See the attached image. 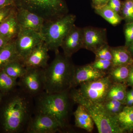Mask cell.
Here are the masks:
<instances>
[{"instance_id": "d6a6232c", "label": "cell", "mask_w": 133, "mask_h": 133, "mask_svg": "<svg viewBox=\"0 0 133 133\" xmlns=\"http://www.w3.org/2000/svg\"><path fill=\"white\" fill-rule=\"evenodd\" d=\"M109 0H92V5L94 9L98 8L107 5Z\"/></svg>"}, {"instance_id": "4fadbf2b", "label": "cell", "mask_w": 133, "mask_h": 133, "mask_svg": "<svg viewBox=\"0 0 133 133\" xmlns=\"http://www.w3.org/2000/svg\"><path fill=\"white\" fill-rule=\"evenodd\" d=\"M16 15L21 29H31L41 33L45 22L42 17L24 9L16 7Z\"/></svg>"}, {"instance_id": "5b68a950", "label": "cell", "mask_w": 133, "mask_h": 133, "mask_svg": "<svg viewBox=\"0 0 133 133\" xmlns=\"http://www.w3.org/2000/svg\"><path fill=\"white\" fill-rule=\"evenodd\" d=\"M74 103L83 106L88 111L99 133H125L116 116L108 111L103 103H95L78 98H70Z\"/></svg>"}, {"instance_id": "ac0fdd59", "label": "cell", "mask_w": 133, "mask_h": 133, "mask_svg": "<svg viewBox=\"0 0 133 133\" xmlns=\"http://www.w3.org/2000/svg\"><path fill=\"white\" fill-rule=\"evenodd\" d=\"M110 49L112 56V67L133 64L132 56L125 46Z\"/></svg>"}, {"instance_id": "8d00e7d4", "label": "cell", "mask_w": 133, "mask_h": 133, "mask_svg": "<svg viewBox=\"0 0 133 133\" xmlns=\"http://www.w3.org/2000/svg\"><path fill=\"white\" fill-rule=\"evenodd\" d=\"M125 105L127 106L131 107L133 105V97L126 99Z\"/></svg>"}, {"instance_id": "f546056e", "label": "cell", "mask_w": 133, "mask_h": 133, "mask_svg": "<svg viewBox=\"0 0 133 133\" xmlns=\"http://www.w3.org/2000/svg\"><path fill=\"white\" fill-rule=\"evenodd\" d=\"M125 37V45L127 48L133 41V22H128L126 24L124 29Z\"/></svg>"}, {"instance_id": "ba28073f", "label": "cell", "mask_w": 133, "mask_h": 133, "mask_svg": "<svg viewBox=\"0 0 133 133\" xmlns=\"http://www.w3.org/2000/svg\"><path fill=\"white\" fill-rule=\"evenodd\" d=\"M27 69L26 73L19 79L18 86L26 93L34 98L45 91L44 69Z\"/></svg>"}, {"instance_id": "603a6c76", "label": "cell", "mask_w": 133, "mask_h": 133, "mask_svg": "<svg viewBox=\"0 0 133 133\" xmlns=\"http://www.w3.org/2000/svg\"><path fill=\"white\" fill-rule=\"evenodd\" d=\"M127 84L124 83H113L107 95L105 100L115 99L125 105L127 94Z\"/></svg>"}, {"instance_id": "7402d4cb", "label": "cell", "mask_w": 133, "mask_h": 133, "mask_svg": "<svg viewBox=\"0 0 133 133\" xmlns=\"http://www.w3.org/2000/svg\"><path fill=\"white\" fill-rule=\"evenodd\" d=\"M95 13L103 17L112 25L116 26L122 21L123 17L107 5L95 9Z\"/></svg>"}, {"instance_id": "60d3db41", "label": "cell", "mask_w": 133, "mask_h": 133, "mask_svg": "<svg viewBox=\"0 0 133 133\" xmlns=\"http://www.w3.org/2000/svg\"><path fill=\"white\" fill-rule=\"evenodd\" d=\"M131 107V109H132V110L133 111V105L132 106L130 107Z\"/></svg>"}, {"instance_id": "484cf974", "label": "cell", "mask_w": 133, "mask_h": 133, "mask_svg": "<svg viewBox=\"0 0 133 133\" xmlns=\"http://www.w3.org/2000/svg\"><path fill=\"white\" fill-rule=\"evenodd\" d=\"M103 104L108 111L114 116L120 112L125 106L124 103L115 99L105 101Z\"/></svg>"}, {"instance_id": "5bb4252c", "label": "cell", "mask_w": 133, "mask_h": 133, "mask_svg": "<svg viewBox=\"0 0 133 133\" xmlns=\"http://www.w3.org/2000/svg\"><path fill=\"white\" fill-rule=\"evenodd\" d=\"M107 74L95 69L90 64L75 66L70 89L76 88L82 83L103 77Z\"/></svg>"}, {"instance_id": "9c48e42d", "label": "cell", "mask_w": 133, "mask_h": 133, "mask_svg": "<svg viewBox=\"0 0 133 133\" xmlns=\"http://www.w3.org/2000/svg\"><path fill=\"white\" fill-rule=\"evenodd\" d=\"M14 41L18 56L23 61L36 46L44 42V39L37 31L21 29Z\"/></svg>"}, {"instance_id": "44dd1931", "label": "cell", "mask_w": 133, "mask_h": 133, "mask_svg": "<svg viewBox=\"0 0 133 133\" xmlns=\"http://www.w3.org/2000/svg\"><path fill=\"white\" fill-rule=\"evenodd\" d=\"M3 70L12 78L17 80L26 73L27 69L21 59H18L8 64Z\"/></svg>"}, {"instance_id": "cb8c5ba5", "label": "cell", "mask_w": 133, "mask_h": 133, "mask_svg": "<svg viewBox=\"0 0 133 133\" xmlns=\"http://www.w3.org/2000/svg\"><path fill=\"white\" fill-rule=\"evenodd\" d=\"M131 66V65H122L112 67L107 74L113 83L126 84L129 75Z\"/></svg>"}, {"instance_id": "ab89813d", "label": "cell", "mask_w": 133, "mask_h": 133, "mask_svg": "<svg viewBox=\"0 0 133 133\" xmlns=\"http://www.w3.org/2000/svg\"><path fill=\"white\" fill-rule=\"evenodd\" d=\"M3 96V95L0 91V104H1V101L2 99Z\"/></svg>"}, {"instance_id": "52a82bcc", "label": "cell", "mask_w": 133, "mask_h": 133, "mask_svg": "<svg viewBox=\"0 0 133 133\" xmlns=\"http://www.w3.org/2000/svg\"><path fill=\"white\" fill-rule=\"evenodd\" d=\"M113 82L108 75L82 83L78 88L70 89V98H78L95 103H103Z\"/></svg>"}, {"instance_id": "d590c367", "label": "cell", "mask_w": 133, "mask_h": 133, "mask_svg": "<svg viewBox=\"0 0 133 133\" xmlns=\"http://www.w3.org/2000/svg\"><path fill=\"white\" fill-rule=\"evenodd\" d=\"M10 42V41H8L7 39L0 36V50L5 47Z\"/></svg>"}, {"instance_id": "ffe728a7", "label": "cell", "mask_w": 133, "mask_h": 133, "mask_svg": "<svg viewBox=\"0 0 133 133\" xmlns=\"http://www.w3.org/2000/svg\"><path fill=\"white\" fill-rule=\"evenodd\" d=\"M116 118L119 126L125 133L133 132V111L130 107L125 106Z\"/></svg>"}, {"instance_id": "6da1fadb", "label": "cell", "mask_w": 133, "mask_h": 133, "mask_svg": "<svg viewBox=\"0 0 133 133\" xmlns=\"http://www.w3.org/2000/svg\"><path fill=\"white\" fill-rule=\"evenodd\" d=\"M34 107V98L18 86L3 95L0 104V133H26Z\"/></svg>"}, {"instance_id": "e575fe53", "label": "cell", "mask_w": 133, "mask_h": 133, "mask_svg": "<svg viewBox=\"0 0 133 133\" xmlns=\"http://www.w3.org/2000/svg\"><path fill=\"white\" fill-rule=\"evenodd\" d=\"M14 5V0H0V8Z\"/></svg>"}, {"instance_id": "9a60e30c", "label": "cell", "mask_w": 133, "mask_h": 133, "mask_svg": "<svg viewBox=\"0 0 133 133\" xmlns=\"http://www.w3.org/2000/svg\"><path fill=\"white\" fill-rule=\"evenodd\" d=\"M49 50L44 42L37 45L22 61L26 68L45 69L49 58Z\"/></svg>"}, {"instance_id": "4316f807", "label": "cell", "mask_w": 133, "mask_h": 133, "mask_svg": "<svg viewBox=\"0 0 133 133\" xmlns=\"http://www.w3.org/2000/svg\"><path fill=\"white\" fill-rule=\"evenodd\" d=\"M123 19L128 22H133V0H126L122 6Z\"/></svg>"}, {"instance_id": "8992f818", "label": "cell", "mask_w": 133, "mask_h": 133, "mask_svg": "<svg viewBox=\"0 0 133 133\" xmlns=\"http://www.w3.org/2000/svg\"><path fill=\"white\" fill-rule=\"evenodd\" d=\"M17 8L24 9L50 21L65 15L66 7L63 0H14Z\"/></svg>"}, {"instance_id": "f1b7e54d", "label": "cell", "mask_w": 133, "mask_h": 133, "mask_svg": "<svg viewBox=\"0 0 133 133\" xmlns=\"http://www.w3.org/2000/svg\"><path fill=\"white\" fill-rule=\"evenodd\" d=\"M110 48L107 44L95 52L94 53L96 56L95 59H106L112 61V56Z\"/></svg>"}, {"instance_id": "277c9868", "label": "cell", "mask_w": 133, "mask_h": 133, "mask_svg": "<svg viewBox=\"0 0 133 133\" xmlns=\"http://www.w3.org/2000/svg\"><path fill=\"white\" fill-rule=\"evenodd\" d=\"M76 19L74 15H65L53 21L45 22L40 33L49 50L58 52L62 41L75 24Z\"/></svg>"}, {"instance_id": "83f0119b", "label": "cell", "mask_w": 133, "mask_h": 133, "mask_svg": "<svg viewBox=\"0 0 133 133\" xmlns=\"http://www.w3.org/2000/svg\"><path fill=\"white\" fill-rule=\"evenodd\" d=\"M91 64L95 69L107 74L113 67L112 61L106 59H95Z\"/></svg>"}, {"instance_id": "74e56055", "label": "cell", "mask_w": 133, "mask_h": 133, "mask_svg": "<svg viewBox=\"0 0 133 133\" xmlns=\"http://www.w3.org/2000/svg\"><path fill=\"white\" fill-rule=\"evenodd\" d=\"M133 97V88L131 90L129 91H127V94H126V98H129Z\"/></svg>"}, {"instance_id": "2e32d148", "label": "cell", "mask_w": 133, "mask_h": 133, "mask_svg": "<svg viewBox=\"0 0 133 133\" xmlns=\"http://www.w3.org/2000/svg\"><path fill=\"white\" fill-rule=\"evenodd\" d=\"M21 30L16 19L15 7L9 16L0 24V36L11 41L16 38Z\"/></svg>"}, {"instance_id": "1f68e13d", "label": "cell", "mask_w": 133, "mask_h": 133, "mask_svg": "<svg viewBox=\"0 0 133 133\" xmlns=\"http://www.w3.org/2000/svg\"><path fill=\"white\" fill-rule=\"evenodd\" d=\"M107 5L118 14L121 12L122 5L120 0H109Z\"/></svg>"}, {"instance_id": "d4e9b609", "label": "cell", "mask_w": 133, "mask_h": 133, "mask_svg": "<svg viewBox=\"0 0 133 133\" xmlns=\"http://www.w3.org/2000/svg\"><path fill=\"white\" fill-rule=\"evenodd\" d=\"M18 86L17 79L12 78L3 70L0 71V91L3 95L8 93Z\"/></svg>"}, {"instance_id": "4dcf8cb0", "label": "cell", "mask_w": 133, "mask_h": 133, "mask_svg": "<svg viewBox=\"0 0 133 133\" xmlns=\"http://www.w3.org/2000/svg\"><path fill=\"white\" fill-rule=\"evenodd\" d=\"M15 7L14 5H11L0 8V24L9 16Z\"/></svg>"}, {"instance_id": "d6986e66", "label": "cell", "mask_w": 133, "mask_h": 133, "mask_svg": "<svg viewBox=\"0 0 133 133\" xmlns=\"http://www.w3.org/2000/svg\"><path fill=\"white\" fill-rule=\"evenodd\" d=\"M20 58L17 52L15 41H10L0 50V71L8 64Z\"/></svg>"}, {"instance_id": "7a4b0ae2", "label": "cell", "mask_w": 133, "mask_h": 133, "mask_svg": "<svg viewBox=\"0 0 133 133\" xmlns=\"http://www.w3.org/2000/svg\"><path fill=\"white\" fill-rule=\"evenodd\" d=\"M55 58L44 69L45 90L50 93L63 92L70 89L75 66L70 58L56 53Z\"/></svg>"}, {"instance_id": "836d02e7", "label": "cell", "mask_w": 133, "mask_h": 133, "mask_svg": "<svg viewBox=\"0 0 133 133\" xmlns=\"http://www.w3.org/2000/svg\"><path fill=\"white\" fill-rule=\"evenodd\" d=\"M127 85L133 88V64L130 66V71L128 78L126 82Z\"/></svg>"}, {"instance_id": "8fae6325", "label": "cell", "mask_w": 133, "mask_h": 133, "mask_svg": "<svg viewBox=\"0 0 133 133\" xmlns=\"http://www.w3.org/2000/svg\"><path fill=\"white\" fill-rule=\"evenodd\" d=\"M83 29V49L95 53L100 49L107 45L106 29L89 26L84 28Z\"/></svg>"}, {"instance_id": "b9f144b4", "label": "cell", "mask_w": 133, "mask_h": 133, "mask_svg": "<svg viewBox=\"0 0 133 133\" xmlns=\"http://www.w3.org/2000/svg\"></svg>"}, {"instance_id": "7c38bea8", "label": "cell", "mask_w": 133, "mask_h": 133, "mask_svg": "<svg viewBox=\"0 0 133 133\" xmlns=\"http://www.w3.org/2000/svg\"><path fill=\"white\" fill-rule=\"evenodd\" d=\"M84 32L83 28L74 24L64 38L61 48L64 55L70 58L74 53L83 48Z\"/></svg>"}, {"instance_id": "30bf717a", "label": "cell", "mask_w": 133, "mask_h": 133, "mask_svg": "<svg viewBox=\"0 0 133 133\" xmlns=\"http://www.w3.org/2000/svg\"><path fill=\"white\" fill-rule=\"evenodd\" d=\"M54 116L43 113H34L30 121L26 133H55L64 130Z\"/></svg>"}, {"instance_id": "3957f363", "label": "cell", "mask_w": 133, "mask_h": 133, "mask_svg": "<svg viewBox=\"0 0 133 133\" xmlns=\"http://www.w3.org/2000/svg\"><path fill=\"white\" fill-rule=\"evenodd\" d=\"M70 90L54 93L44 91L36 96L34 98V113L45 114L54 116L64 129L68 127L70 101L72 100Z\"/></svg>"}, {"instance_id": "e0dca14e", "label": "cell", "mask_w": 133, "mask_h": 133, "mask_svg": "<svg viewBox=\"0 0 133 133\" xmlns=\"http://www.w3.org/2000/svg\"><path fill=\"white\" fill-rule=\"evenodd\" d=\"M73 114L76 127L84 129L89 132H92L94 122L85 108L82 105L78 104Z\"/></svg>"}, {"instance_id": "f35d334b", "label": "cell", "mask_w": 133, "mask_h": 133, "mask_svg": "<svg viewBox=\"0 0 133 133\" xmlns=\"http://www.w3.org/2000/svg\"><path fill=\"white\" fill-rule=\"evenodd\" d=\"M127 48L128 50L129 51L132 56H133V41Z\"/></svg>"}]
</instances>
